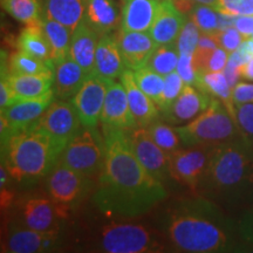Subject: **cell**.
Masks as SVG:
<instances>
[{
	"label": "cell",
	"mask_w": 253,
	"mask_h": 253,
	"mask_svg": "<svg viewBox=\"0 0 253 253\" xmlns=\"http://www.w3.org/2000/svg\"><path fill=\"white\" fill-rule=\"evenodd\" d=\"M106 158L93 196L95 207L107 216L135 218L149 212L168 197L163 182L142 166L125 130L103 129Z\"/></svg>",
	"instance_id": "obj_1"
},
{
	"label": "cell",
	"mask_w": 253,
	"mask_h": 253,
	"mask_svg": "<svg viewBox=\"0 0 253 253\" xmlns=\"http://www.w3.org/2000/svg\"><path fill=\"white\" fill-rule=\"evenodd\" d=\"M160 224V232L175 251L225 252L236 245L229 219L204 196L175 202L163 213Z\"/></svg>",
	"instance_id": "obj_2"
},
{
	"label": "cell",
	"mask_w": 253,
	"mask_h": 253,
	"mask_svg": "<svg viewBox=\"0 0 253 253\" xmlns=\"http://www.w3.org/2000/svg\"><path fill=\"white\" fill-rule=\"evenodd\" d=\"M198 191L223 203L252 199L253 145L240 135L212 145Z\"/></svg>",
	"instance_id": "obj_3"
},
{
	"label": "cell",
	"mask_w": 253,
	"mask_h": 253,
	"mask_svg": "<svg viewBox=\"0 0 253 253\" xmlns=\"http://www.w3.org/2000/svg\"><path fill=\"white\" fill-rule=\"evenodd\" d=\"M66 145L45 131L27 128L1 144V162L18 184H33L53 171Z\"/></svg>",
	"instance_id": "obj_4"
},
{
	"label": "cell",
	"mask_w": 253,
	"mask_h": 253,
	"mask_svg": "<svg viewBox=\"0 0 253 253\" xmlns=\"http://www.w3.org/2000/svg\"><path fill=\"white\" fill-rule=\"evenodd\" d=\"M93 246L108 253H158L169 248L161 232L142 224L114 221L101 227Z\"/></svg>",
	"instance_id": "obj_5"
},
{
	"label": "cell",
	"mask_w": 253,
	"mask_h": 253,
	"mask_svg": "<svg viewBox=\"0 0 253 253\" xmlns=\"http://www.w3.org/2000/svg\"><path fill=\"white\" fill-rule=\"evenodd\" d=\"M175 129L185 147L216 145L239 135L235 119L216 97H212L204 112L186 125L175 126Z\"/></svg>",
	"instance_id": "obj_6"
},
{
	"label": "cell",
	"mask_w": 253,
	"mask_h": 253,
	"mask_svg": "<svg viewBox=\"0 0 253 253\" xmlns=\"http://www.w3.org/2000/svg\"><path fill=\"white\" fill-rule=\"evenodd\" d=\"M106 145L96 126H82L63 149L60 163L99 182L103 172Z\"/></svg>",
	"instance_id": "obj_7"
},
{
	"label": "cell",
	"mask_w": 253,
	"mask_h": 253,
	"mask_svg": "<svg viewBox=\"0 0 253 253\" xmlns=\"http://www.w3.org/2000/svg\"><path fill=\"white\" fill-rule=\"evenodd\" d=\"M95 182L59 162L49 173L47 192L49 198L68 214L71 209L87 197Z\"/></svg>",
	"instance_id": "obj_8"
},
{
	"label": "cell",
	"mask_w": 253,
	"mask_h": 253,
	"mask_svg": "<svg viewBox=\"0 0 253 253\" xmlns=\"http://www.w3.org/2000/svg\"><path fill=\"white\" fill-rule=\"evenodd\" d=\"M212 145H191L170 155V175L173 181L197 192Z\"/></svg>",
	"instance_id": "obj_9"
},
{
	"label": "cell",
	"mask_w": 253,
	"mask_h": 253,
	"mask_svg": "<svg viewBox=\"0 0 253 253\" xmlns=\"http://www.w3.org/2000/svg\"><path fill=\"white\" fill-rule=\"evenodd\" d=\"M60 231H38L20 225L12 219L1 243V252L41 253L52 252L59 248Z\"/></svg>",
	"instance_id": "obj_10"
},
{
	"label": "cell",
	"mask_w": 253,
	"mask_h": 253,
	"mask_svg": "<svg viewBox=\"0 0 253 253\" xmlns=\"http://www.w3.org/2000/svg\"><path fill=\"white\" fill-rule=\"evenodd\" d=\"M66 217L67 213L50 198L32 197L18 202L13 220L32 230L60 231V220Z\"/></svg>",
	"instance_id": "obj_11"
},
{
	"label": "cell",
	"mask_w": 253,
	"mask_h": 253,
	"mask_svg": "<svg viewBox=\"0 0 253 253\" xmlns=\"http://www.w3.org/2000/svg\"><path fill=\"white\" fill-rule=\"evenodd\" d=\"M82 126H84L72 101L54 100L46 112L28 128L45 131L53 137L68 143Z\"/></svg>",
	"instance_id": "obj_12"
},
{
	"label": "cell",
	"mask_w": 253,
	"mask_h": 253,
	"mask_svg": "<svg viewBox=\"0 0 253 253\" xmlns=\"http://www.w3.org/2000/svg\"><path fill=\"white\" fill-rule=\"evenodd\" d=\"M132 149L142 166L161 182L171 178L170 155L158 147L147 126H136L129 132Z\"/></svg>",
	"instance_id": "obj_13"
},
{
	"label": "cell",
	"mask_w": 253,
	"mask_h": 253,
	"mask_svg": "<svg viewBox=\"0 0 253 253\" xmlns=\"http://www.w3.org/2000/svg\"><path fill=\"white\" fill-rule=\"evenodd\" d=\"M109 80L91 73L71 100L84 126H96L101 120Z\"/></svg>",
	"instance_id": "obj_14"
},
{
	"label": "cell",
	"mask_w": 253,
	"mask_h": 253,
	"mask_svg": "<svg viewBox=\"0 0 253 253\" xmlns=\"http://www.w3.org/2000/svg\"><path fill=\"white\" fill-rule=\"evenodd\" d=\"M100 122L103 125V129H120L125 131H131L138 126L129 107L122 82L109 80Z\"/></svg>",
	"instance_id": "obj_15"
},
{
	"label": "cell",
	"mask_w": 253,
	"mask_h": 253,
	"mask_svg": "<svg viewBox=\"0 0 253 253\" xmlns=\"http://www.w3.org/2000/svg\"><path fill=\"white\" fill-rule=\"evenodd\" d=\"M211 100V95L201 90L194 84H185L178 97L173 101L169 109L163 113V119L175 126L190 122L208 108Z\"/></svg>",
	"instance_id": "obj_16"
},
{
	"label": "cell",
	"mask_w": 253,
	"mask_h": 253,
	"mask_svg": "<svg viewBox=\"0 0 253 253\" xmlns=\"http://www.w3.org/2000/svg\"><path fill=\"white\" fill-rule=\"evenodd\" d=\"M118 43L126 67L131 71L147 66L151 55L158 47L149 32L121 30L118 36Z\"/></svg>",
	"instance_id": "obj_17"
},
{
	"label": "cell",
	"mask_w": 253,
	"mask_h": 253,
	"mask_svg": "<svg viewBox=\"0 0 253 253\" xmlns=\"http://www.w3.org/2000/svg\"><path fill=\"white\" fill-rule=\"evenodd\" d=\"M55 100V93L52 90L50 93L43 95L37 99H27L15 101L13 104L7 108L1 109L0 115L4 116L9 125L12 131L18 132L31 126L38 119L46 112L53 101Z\"/></svg>",
	"instance_id": "obj_18"
},
{
	"label": "cell",
	"mask_w": 253,
	"mask_h": 253,
	"mask_svg": "<svg viewBox=\"0 0 253 253\" xmlns=\"http://www.w3.org/2000/svg\"><path fill=\"white\" fill-rule=\"evenodd\" d=\"M186 20V15L176 7L173 0H160L157 14L149 34L158 46L173 43L178 39Z\"/></svg>",
	"instance_id": "obj_19"
},
{
	"label": "cell",
	"mask_w": 253,
	"mask_h": 253,
	"mask_svg": "<svg viewBox=\"0 0 253 253\" xmlns=\"http://www.w3.org/2000/svg\"><path fill=\"white\" fill-rule=\"evenodd\" d=\"M120 80L126 91L129 107L137 122V126H149L151 123L157 121L161 110L158 109L157 104L137 86L131 69L126 68L122 73Z\"/></svg>",
	"instance_id": "obj_20"
},
{
	"label": "cell",
	"mask_w": 253,
	"mask_h": 253,
	"mask_svg": "<svg viewBox=\"0 0 253 253\" xmlns=\"http://www.w3.org/2000/svg\"><path fill=\"white\" fill-rule=\"evenodd\" d=\"M126 69V63L119 48L118 37L110 33L101 36L96 47L93 73L107 80H115L121 78Z\"/></svg>",
	"instance_id": "obj_21"
},
{
	"label": "cell",
	"mask_w": 253,
	"mask_h": 253,
	"mask_svg": "<svg viewBox=\"0 0 253 253\" xmlns=\"http://www.w3.org/2000/svg\"><path fill=\"white\" fill-rule=\"evenodd\" d=\"M99 37V33H96L84 20H82L72 32L71 55L81 66L87 77L94 72Z\"/></svg>",
	"instance_id": "obj_22"
},
{
	"label": "cell",
	"mask_w": 253,
	"mask_h": 253,
	"mask_svg": "<svg viewBox=\"0 0 253 253\" xmlns=\"http://www.w3.org/2000/svg\"><path fill=\"white\" fill-rule=\"evenodd\" d=\"M160 0H125L121 30L149 32L156 17Z\"/></svg>",
	"instance_id": "obj_23"
},
{
	"label": "cell",
	"mask_w": 253,
	"mask_h": 253,
	"mask_svg": "<svg viewBox=\"0 0 253 253\" xmlns=\"http://www.w3.org/2000/svg\"><path fill=\"white\" fill-rule=\"evenodd\" d=\"M87 74L79 63L69 55L55 66L54 93L56 100H72L77 95Z\"/></svg>",
	"instance_id": "obj_24"
},
{
	"label": "cell",
	"mask_w": 253,
	"mask_h": 253,
	"mask_svg": "<svg viewBox=\"0 0 253 253\" xmlns=\"http://www.w3.org/2000/svg\"><path fill=\"white\" fill-rule=\"evenodd\" d=\"M15 101L37 99L54 90V73L33 75H6Z\"/></svg>",
	"instance_id": "obj_25"
},
{
	"label": "cell",
	"mask_w": 253,
	"mask_h": 253,
	"mask_svg": "<svg viewBox=\"0 0 253 253\" xmlns=\"http://www.w3.org/2000/svg\"><path fill=\"white\" fill-rule=\"evenodd\" d=\"M84 20L100 37L109 34L119 24V8L114 0H86Z\"/></svg>",
	"instance_id": "obj_26"
},
{
	"label": "cell",
	"mask_w": 253,
	"mask_h": 253,
	"mask_svg": "<svg viewBox=\"0 0 253 253\" xmlns=\"http://www.w3.org/2000/svg\"><path fill=\"white\" fill-rule=\"evenodd\" d=\"M86 0H45L42 14L65 25L72 32L84 20Z\"/></svg>",
	"instance_id": "obj_27"
},
{
	"label": "cell",
	"mask_w": 253,
	"mask_h": 253,
	"mask_svg": "<svg viewBox=\"0 0 253 253\" xmlns=\"http://www.w3.org/2000/svg\"><path fill=\"white\" fill-rule=\"evenodd\" d=\"M194 86L220 100L236 121V104L233 102L232 88L230 87L224 72H197Z\"/></svg>",
	"instance_id": "obj_28"
},
{
	"label": "cell",
	"mask_w": 253,
	"mask_h": 253,
	"mask_svg": "<svg viewBox=\"0 0 253 253\" xmlns=\"http://www.w3.org/2000/svg\"><path fill=\"white\" fill-rule=\"evenodd\" d=\"M50 47V59L56 66L71 55L72 31L65 25L42 14L40 21Z\"/></svg>",
	"instance_id": "obj_29"
},
{
	"label": "cell",
	"mask_w": 253,
	"mask_h": 253,
	"mask_svg": "<svg viewBox=\"0 0 253 253\" xmlns=\"http://www.w3.org/2000/svg\"><path fill=\"white\" fill-rule=\"evenodd\" d=\"M17 45L19 50H23L27 54L52 61L48 40L41 24L26 25L18 38Z\"/></svg>",
	"instance_id": "obj_30"
},
{
	"label": "cell",
	"mask_w": 253,
	"mask_h": 253,
	"mask_svg": "<svg viewBox=\"0 0 253 253\" xmlns=\"http://www.w3.org/2000/svg\"><path fill=\"white\" fill-rule=\"evenodd\" d=\"M8 73L14 75H33L55 73V65L53 61L42 60L27 54L23 50H18L8 60Z\"/></svg>",
	"instance_id": "obj_31"
},
{
	"label": "cell",
	"mask_w": 253,
	"mask_h": 253,
	"mask_svg": "<svg viewBox=\"0 0 253 253\" xmlns=\"http://www.w3.org/2000/svg\"><path fill=\"white\" fill-rule=\"evenodd\" d=\"M1 7L15 20L26 25L40 24L42 17L39 0H1Z\"/></svg>",
	"instance_id": "obj_32"
},
{
	"label": "cell",
	"mask_w": 253,
	"mask_h": 253,
	"mask_svg": "<svg viewBox=\"0 0 253 253\" xmlns=\"http://www.w3.org/2000/svg\"><path fill=\"white\" fill-rule=\"evenodd\" d=\"M178 60L179 50L177 43H167V45H160L157 47L147 66L158 74L166 77L176 71Z\"/></svg>",
	"instance_id": "obj_33"
},
{
	"label": "cell",
	"mask_w": 253,
	"mask_h": 253,
	"mask_svg": "<svg viewBox=\"0 0 253 253\" xmlns=\"http://www.w3.org/2000/svg\"><path fill=\"white\" fill-rule=\"evenodd\" d=\"M134 78L137 86L144 91L155 103H160L164 87V77L153 71L148 66L134 69Z\"/></svg>",
	"instance_id": "obj_34"
},
{
	"label": "cell",
	"mask_w": 253,
	"mask_h": 253,
	"mask_svg": "<svg viewBox=\"0 0 253 253\" xmlns=\"http://www.w3.org/2000/svg\"><path fill=\"white\" fill-rule=\"evenodd\" d=\"M149 132L153 137V140L156 142L158 147L168 154H171L173 151L181 149V145L183 144L181 138H179L178 132L176 131L175 128L166 125L163 122L155 121L151 123L149 126Z\"/></svg>",
	"instance_id": "obj_35"
},
{
	"label": "cell",
	"mask_w": 253,
	"mask_h": 253,
	"mask_svg": "<svg viewBox=\"0 0 253 253\" xmlns=\"http://www.w3.org/2000/svg\"><path fill=\"white\" fill-rule=\"evenodd\" d=\"M189 17L197 25L202 33L212 34L218 31L219 13L212 6L195 4L191 11L189 12Z\"/></svg>",
	"instance_id": "obj_36"
},
{
	"label": "cell",
	"mask_w": 253,
	"mask_h": 253,
	"mask_svg": "<svg viewBox=\"0 0 253 253\" xmlns=\"http://www.w3.org/2000/svg\"><path fill=\"white\" fill-rule=\"evenodd\" d=\"M185 86V82L183 81L181 75L177 73V71L170 73L164 77V87L162 97H161L160 103H158V109L164 113L166 110L169 109L178 95L181 94L183 88Z\"/></svg>",
	"instance_id": "obj_37"
},
{
	"label": "cell",
	"mask_w": 253,
	"mask_h": 253,
	"mask_svg": "<svg viewBox=\"0 0 253 253\" xmlns=\"http://www.w3.org/2000/svg\"><path fill=\"white\" fill-rule=\"evenodd\" d=\"M236 123L239 135L253 145V101L236 104Z\"/></svg>",
	"instance_id": "obj_38"
},
{
	"label": "cell",
	"mask_w": 253,
	"mask_h": 253,
	"mask_svg": "<svg viewBox=\"0 0 253 253\" xmlns=\"http://www.w3.org/2000/svg\"><path fill=\"white\" fill-rule=\"evenodd\" d=\"M199 32L201 31H199L197 25L191 19H188L182 28L181 33H179L178 39L176 41L179 54H183V53L194 54L196 48H197L199 37H201Z\"/></svg>",
	"instance_id": "obj_39"
},
{
	"label": "cell",
	"mask_w": 253,
	"mask_h": 253,
	"mask_svg": "<svg viewBox=\"0 0 253 253\" xmlns=\"http://www.w3.org/2000/svg\"><path fill=\"white\" fill-rule=\"evenodd\" d=\"M214 8L220 13L233 17L253 15V0H218Z\"/></svg>",
	"instance_id": "obj_40"
},
{
	"label": "cell",
	"mask_w": 253,
	"mask_h": 253,
	"mask_svg": "<svg viewBox=\"0 0 253 253\" xmlns=\"http://www.w3.org/2000/svg\"><path fill=\"white\" fill-rule=\"evenodd\" d=\"M212 34L217 41L218 47H221L229 53H232L236 49H238L243 41L245 40L242 33L235 26L225 28V30H219Z\"/></svg>",
	"instance_id": "obj_41"
},
{
	"label": "cell",
	"mask_w": 253,
	"mask_h": 253,
	"mask_svg": "<svg viewBox=\"0 0 253 253\" xmlns=\"http://www.w3.org/2000/svg\"><path fill=\"white\" fill-rule=\"evenodd\" d=\"M176 71L181 75L185 84H194L196 81V75H197V71H196L195 67L194 54H188V53L179 54L178 65H177Z\"/></svg>",
	"instance_id": "obj_42"
},
{
	"label": "cell",
	"mask_w": 253,
	"mask_h": 253,
	"mask_svg": "<svg viewBox=\"0 0 253 253\" xmlns=\"http://www.w3.org/2000/svg\"><path fill=\"white\" fill-rule=\"evenodd\" d=\"M238 233L250 248H253V207L249 208L240 217Z\"/></svg>",
	"instance_id": "obj_43"
},
{
	"label": "cell",
	"mask_w": 253,
	"mask_h": 253,
	"mask_svg": "<svg viewBox=\"0 0 253 253\" xmlns=\"http://www.w3.org/2000/svg\"><path fill=\"white\" fill-rule=\"evenodd\" d=\"M232 97L235 104H240L253 101V84L238 82L232 88Z\"/></svg>",
	"instance_id": "obj_44"
},
{
	"label": "cell",
	"mask_w": 253,
	"mask_h": 253,
	"mask_svg": "<svg viewBox=\"0 0 253 253\" xmlns=\"http://www.w3.org/2000/svg\"><path fill=\"white\" fill-rule=\"evenodd\" d=\"M235 27L238 30L244 39L253 37V15H240L236 17Z\"/></svg>",
	"instance_id": "obj_45"
},
{
	"label": "cell",
	"mask_w": 253,
	"mask_h": 253,
	"mask_svg": "<svg viewBox=\"0 0 253 253\" xmlns=\"http://www.w3.org/2000/svg\"><path fill=\"white\" fill-rule=\"evenodd\" d=\"M223 72H224V74H225L226 80H227V82H229L231 88L235 87L236 84H238L239 78H242V75H240V68L232 67V66L226 65V67L224 68Z\"/></svg>",
	"instance_id": "obj_46"
},
{
	"label": "cell",
	"mask_w": 253,
	"mask_h": 253,
	"mask_svg": "<svg viewBox=\"0 0 253 253\" xmlns=\"http://www.w3.org/2000/svg\"><path fill=\"white\" fill-rule=\"evenodd\" d=\"M240 75H242L243 79L253 81V56L245 65L242 66V68H240Z\"/></svg>",
	"instance_id": "obj_47"
},
{
	"label": "cell",
	"mask_w": 253,
	"mask_h": 253,
	"mask_svg": "<svg viewBox=\"0 0 253 253\" xmlns=\"http://www.w3.org/2000/svg\"><path fill=\"white\" fill-rule=\"evenodd\" d=\"M191 1L196 2V4H203V5H208V6H214L217 5V1L218 0H191Z\"/></svg>",
	"instance_id": "obj_48"
},
{
	"label": "cell",
	"mask_w": 253,
	"mask_h": 253,
	"mask_svg": "<svg viewBox=\"0 0 253 253\" xmlns=\"http://www.w3.org/2000/svg\"><path fill=\"white\" fill-rule=\"evenodd\" d=\"M248 40H249L250 47H251V50H252V53H253V37H251V38H250V39H248Z\"/></svg>",
	"instance_id": "obj_49"
},
{
	"label": "cell",
	"mask_w": 253,
	"mask_h": 253,
	"mask_svg": "<svg viewBox=\"0 0 253 253\" xmlns=\"http://www.w3.org/2000/svg\"><path fill=\"white\" fill-rule=\"evenodd\" d=\"M252 201H253V196H252Z\"/></svg>",
	"instance_id": "obj_50"
}]
</instances>
